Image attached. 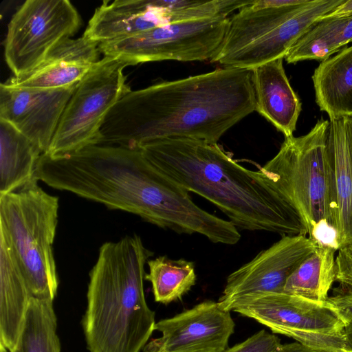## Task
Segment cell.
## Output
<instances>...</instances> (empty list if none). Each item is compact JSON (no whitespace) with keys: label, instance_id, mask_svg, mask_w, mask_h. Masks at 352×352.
Listing matches in <instances>:
<instances>
[{"label":"cell","instance_id":"f546056e","mask_svg":"<svg viewBox=\"0 0 352 352\" xmlns=\"http://www.w3.org/2000/svg\"><path fill=\"white\" fill-rule=\"evenodd\" d=\"M349 16H352V0H344L342 3L331 12L323 16L320 20Z\"/></svg>","mask_w":352,"mask_h":352},{"label":"cell","instance_id":"e0dca14e","mask_svg":"<svg viewBox=\"0 0 352 352\" xmlns=\"http://www.w3.org/2000/svg\"><path fill=\"white\" fill-rule=\"evenodd\" d=\"M283 62V58H280L252 69V81L255 111L289 138L296 129L302 104L290 85Z\"/></svg>","mask_w":352,"mask_h":352},{"label":"cell","instance_id":"ffe728a7","mask_svg":"<svg viewBox=\"0 0 352 352\" xmlns=\"http://www.w3.org/2000/svg\"><path fill=\"white\" fill-rule=\"evenodd\" d=\"M312 80L316 102L329 119L352 116V45L321 61Z\"/></svg>","mask_w":352,"mask_h":352},{"label":"cell","instance_id":"8fae6325","mask_svg":"<svg viewBox=\"0 0 352 352\" xmlns=\"http://www.w3.org/2000/svg\"><path fill=\"white\" fill-rule=\"evenodd\" d=\"M229 311L254 319L274 333L290 338L300 332H338L344 331L346 326L327 301L318 302L284 292L241 298Z\"/></svg>","mask_w":352,"mask_h":352},{"label":"cell","instance_id":"4dcf8cb0","mask_svg":"<svg viewBox=\"0 0 352 352\" xmlns=\"http://www.w3.org/2000/svg\"><path fill=\"white\" fill-rule=\"evenodd\" d=\"M276 352H325L307 346L298 342L284 344Z\"/></svg>","mask_w":352,"mask_h":352},{"label":"cell","instance_id":"cb8c5ba5","mask_svg":"<svg viewBox=\"0 0 352 352\" xmlns=\"http://www.w3.org/2000/svg\"><path fill=\"white\" fill-rule=\"evenodd\" d=\"M11 352H60L53 301L30 299L19 339Z\"/></svg>","mask_w":352,"mask_h":352},{"label":"cell","instance_id":"9a60e30c","mask_svg":"<svg viewBox=\"0 0 352 352\" xmlns=\"http://www.w3.org/2000/svg\"><path fill=\"white\" fill-rule=\"evenodd\" d=\"M98 44L83 36L57 44L30 73L3 82L14 87L58 89L79 82L100 59Z\"/></svg>","mask_w":352,"mask_h":352},{"label":"cell","instance_id":"7402d4cb","mask_svg":"<svg viewBox=\"0 0 352 352\" xmlns=\"http://www.w3.org/2000/svg\"><path fill=\"white\" fill-rule=\"evenodd\" d=\"M336 251L316 247L287 278L283 292L318 302H325L336 278Z\"/></svg>","mask_w":352,"mask_h":352},{"label":"cell","instance_id":"83f0119b","mask_svg":"<svg viewBox=\"0 0 352 352\" xmlns=\"http://www.w3.org/2000/svg\"><path fill=\"white\" fill-rule=\"evenodd\" d=\"M336 256V281L352 289V245L340 248Z\"/></svg>","mask_w":352,"mask_h":352},{"label":"cell","instance_id":"ba28073f","mask_svg":"<svg viewBox=\"0 0 352 352\" xmlns=\"http://www.w3.org/2000/svg\"><path fill=\"white\" fill-rule=\"evenodd\" d=\"M230 17L219 16L156 26L127 38L98 45L104 56L129 65L162 61L211 60L226 33Z\"/></svg>","mask_w":352,"mask_h":352},{"label":"cell","instance_id":"52a82bcc","mask_svg":"<svg viewBox=\"0 0 352 352\" xmlns=\"http://www.w3.org/2000/svg\"><path fill=\"white\" fill-rule=\"evenodd\" d=\"M126 62L104 56L78 82L47 151L62 157L98 144L100 130L114 104L131 91L123 74Z\"/></svg>","mask_w":352,"mask_h":352},{"label":"cell","instance_id":"2e32d148","mask_svg":"<svg viewBox=\"0 0 352 352\" xmlns=\"http://www.w3.org/2000/svg\"><path fill=\"white\" fill-rule=\"evenodd\" d=\"M344 0H311L298 13L234 54L221 65L252 70L271 60L285 58L294 45L320 19Z\"/></svg>","mask_w":352,"mask_h":352},{"label":"cell","instance_id":"5bb4252c","mask_svg":"<svg viewBox=\"0 0 352 352\" xmlns=\"http://www.w3.org/2000/svg\"><path fill=\"white\" fill-rule=\"evenodd\" d=\"M170 23L173 17L168 1H104L95 10L82 36L99 45Z\"/></svg>","mask_w":352,"mask_h":352},{"label":"cell","instance_id":"f1b7e54d","mask_svg":"<svg viewBox=\"0 0 352 352\" xmlns=\"http://www.w3.org/2000/svg\"><path fill=\"white\" fill-rule=\"evenodd\" d=\"M327 302L338 311L345 327L352 326V290L338 292L328 297Z\"/></svg>","mask_w":352,"mask_h":352},{"label":"cell","instance_id":"3957f363","mask_svg":"<svg viewBox=\"0 0 352 352\" xmlns=\"http://www.w3.org/2000/svg\"><path fill=\"white\" fill-rule=\"evenodd\" d=\"M140 150L172 181L214 204L236 228L282 236L307 235L296 212L261 173L236 163L217 143L168 138Z\"/></svg>","mask_w":352,"mask_h":352},{"label":"cell","instance_id":"d6986e66","mask_svg":"<svg viewBox=\"0 0 352 352\" xmlns=\"http://www.w3.org/2000/svg\"><path fill=\"white\" fill-rule=\"evenodd\" d=\"M329 121L327 144L337 192L341 248L352 245V116Z\"/></svg>","mask_w":352,"mask_h":352},{"label":"cell","instance_id":"6da1fadb","mask_svg":"<svg viewBox=\"0 0 352 352\" xmlns=\"http://www.w3.org/2000/svg\"><path fill=\"white\" fill-rule=\"evenodd\" d=\"M36 177L47 186L139 216L178 234L209 241L223 221L197 206L189 192L154 166L140 149L96 144L62 157L43 153Z\"/></svg>","mask_w":352,"mask_h":352},{"label":"cell","instance_id":"277c9868","mask_svg":"<svg viewBox=\"0 0 352 352\" xmlns=\"http://www.w3.org/2000/svg\"><path fill=\"white\" fill-rule=\"evenodd\" d=\"M152 255L137 234L100 248L82 319L89 352H141L148 343L156 324L144 290Z\"/></svg>","mask_w":352,"mask_h":352},{"label":"cell","instance_id":"44dd1931","mask_svg":"<svg viewBox=\"0 0 352 352\" xmlns=\"http://www.w3.org/2000/svg\"><path fill=\"white\" fill-rule=\"evenodd\" d=\"M42 154L10 123L0 119V196L38 182L36 168Z\"/></svg>","mask_w":352,"mask_h":352},{"label":"cell","instance_id":"9c48e42d","mask_svg":"<svg viewBox=\"0 0 352 352\" xmlns=\"http://www.w3.org/2000/svg\"><path fill=\"white\" fill-rule=\"evenodd\" d=\"M80 25V16L68 0L25 1L12 15L4 41L5 60L13 76L34 70Z\"/></svg>","mask_w":352,"mask_h":352},{"label":"cell","instance_id":"30bf717a","mask_svg":"<svg viewBox=\"0 0 352 352\" xmlns=\"http://www.w3.org/2000/svg\"><path fill=\"white\" fill-rule=\"evenodd\" d=\"M316 247L307 235H285L250 262L231 273L218 304L230 311L241 298L283 293L287 278Z\"/></svg>","mask_w":352,"mask_h":352},{"label":"cell","instance_id":"5b68a950","mask_svg":"<svg viewBox=\"0 0 352 352\" xmlns=\"http://www.w3.org/2000/svg\"><path fill=\"white\" fill-rule=\"evenodd\" d=\"M329 121L307 134L285 138L260 168L263 179L293 208L316 247L340 249L339 210L327 138Z\"/></svg>","mask_w":352,"mask_h":352},{"label":"cell","instance_id":"4316f807","mask_svg":"<svg viewBox=\"0 0 352 352\" xmlns=\"http://www.w3.org/2000/svg\"><path fill=\"white\" fill-rule=\"evenodd\" d=\"M280 345L278 336L261 330L224 352H276Z\"/></svg>","mask_w":352,"mask_h":352},{"label":"cell","instance_id":"d4e9b609","mask_svg":"<svg viewBox=\"0 0 352 352\" xmlns=\"http://www.w3.org/2000/svg\"><path fill=\"white\" fill-rule=\"evenodd\" d=\"M145 280L152 285L155 301L168 304L180 299L196 283L195 264L184 258L173 260L160 256L147 261Z\"/></svg>","mask_w":352,"mask_h":352},{"label":"cell","instance_id":"4fadbf2b","mask_svg":"<svg viewBox=\"0 0 352 352\" xmlns=\"http://www.w3.org/2000/svg\"><path fill=\"white\" fill-rule=\"evenodd\" d=\"M78 85L58 89L0 85V119L7 121L45 153Z\"/></svg>","mask_w":352,"mask_h":352},{"label":"cell","instance_id":"7c38bea8","mask_svg":"<svg viewBox=\"0 0 352 352\" xmlns=\"http://www.w3.org/2000/svg\"><path fill=\"white\" fill-rule=\"evenodd\" d=\"M217 302L204 300L173 317L156 322L161 333L142 352H224L234 331V322Z\"/></svg>","mask_w":352,"mask_h":352},{"label":"cell","instance_id":"603a6c76","mask_svg":"<svg viewBox=\"0 0 352 352\" xmlns=\"http://www.w3.org/2000/svg\"><path fill=\"white\" fill-rule=\"evenodd\" d=\"M352 42V16L322 19L314 25L290 49L287 63L329 58Z\"/></svg>","mask_w":352,"mask_h":352},{"label":"cell","instance_id":"7a4b0ae2","mask_svg":"<svg viewBox=\"0 0 352 352\" xmlns=\"http://www.w3.org/2000/svg\"><path fill=\"white\" fill-rule=\"evenodd\" d=\"M252 71L223 67L131 91L111 109L98 144L140 149L151 141L187 138L217 144L255 111Z\"/></svg>","mask_w":352,"mask_h":352},{"label":"cell","instance_id":"ac0fdd59","mask_svg":"<svg viewBox=\"0 0 352 352\" xmlns=\"http://www.w3.org/2000/svg\"><path fill=\"white\" fill-rule=\"evenodd\" d=\"M32 297L11 246L0 231L1 352H11L15 347Z\"/></svg>","mask_w":352,"mask_h":352},{"label":"cell","instance_id":"484cf974","mask_svg":"<svg viewBox=\"0 0 352 352\" xmlns=\"http://www.w3.org/2000/svg\"><path fill=\"white\" fill-rule=\"evenodd\" d=\"M310 348L325 352H351L345 329L335 333L300 332L292 338Z\"/></svg>","mask_w":352,"mask_h":352},{"label":"cell","instance_id":"8992f818","mask_svg":"<svg viewBox=\"0 0 352 352\" xmlns=\"http://www.w3.org/2000/svg\"><path fill=\"white\" fill-rule=\"evenodd\" d=\"M59 201L34 182L0 196L6 235L34 298L54 301L58 278L53 252Z\"/></svg>","mask_w":352,"mask_h":352}]
</instances>
